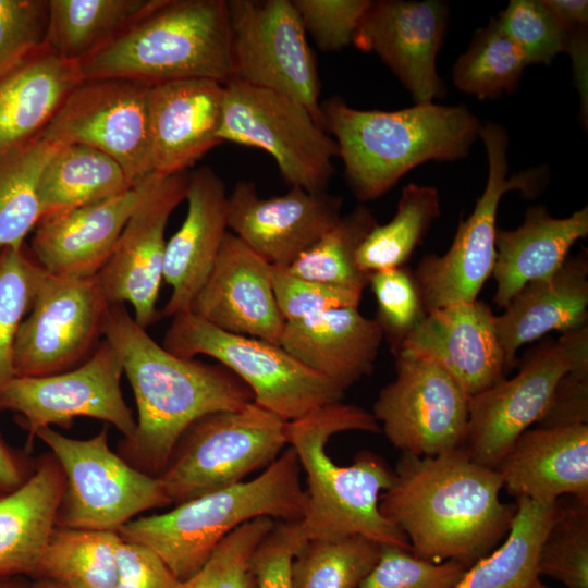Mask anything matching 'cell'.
Returning a JSON list of instances; mask_svg holds the SVG:
<instances>
[{"instance_id": "obj_1", "label": "cell", "mask_w": 588, "mask_h": 588, "mask_svg": "<svg viewBox=\"0 0 588 588\" xmlns=\"http://www.w3.org/2000/svg\"><path fill=\"white\" fill-rule=\"evenodd\" d=\"M393 470L379 510L415 556L471 566L506 537L516 504L501 501L499 471L474 461L464 446L436 456L402 454Z\"/></svg>"}, {"instance_id": "obj_2", "label": "cell", "mask_w": 588, "mask_h": 588, "mask_svg": "<svg viewBox=\"0 0 588 588\" xmlns=\"http://www.w3.org/2000/svg\"><path fill=\"white\" fill-rule=\"evenodd\" d=\"M103 336L121 362L137 405L135 432L120 440L118 454L149 476L162 473L193 421L254 401L252 390L225 366L168 352L122 303L110 304Z\"/></svg>"}, {"instance_id": "obj_3", "label": "cell", "mask_w": 588, "mask_h": 588, "mask_svg": "<svg viewBox=\"0 0 588 588\" xmlns=\"http://www.w3.org/2000/svg\"><path fill=\"white\" fill-rule=\"evenodd\" d=\"M378 433L380 425L365 408L338 402L289 421V445L307 479L306 506L298 520L305 540L362 536L380 544L409 550L406 536L379 510L394 470L379 455L362 451L351 465L333 462L326 451L331 437L344 431Z\"/></svg>"}, {"instance_id": "obj_4", "label": "cell", "mask_w": 588, "mask_h": 588, "mask_svg": "<svg viewBox=\"0 0 588 588\" xmlns=\"http://www.w3.org/2000/svg\"><path fill=\"white\" fill-rule=\"evenodd\" d=\"M321 108L324 130L334 136L347 182L362 201L379 198L424 162L464 158L481 127L465 106L360 110L331 98Z\"/></svg>"}, {"instance_id": "obj_5", "label": "cell", "mask_w": 588, "mask_h": 588, "mask_svg": "<svg viewBox=\"0 0 588 588\" xmlns=\"http://www.w3.org/2000/svg\"><path fill=\"white\" fill-rule=\"evenodd\" d=\"M83 81L122 78L154 86L234 78L226 0H158L142 16L79 60Z\"/></svg>"}, {"instance_id": "obj_6", "label": "cell", "mask_w": 588, "mask_h": 588, "mask_svg": "<svg viewBox=\"0 0 588 588\" xmlns=\"http://www.w3.org/2000/svg\"><path fill=\"white\" fill-rule=\"evenodd\" d=\"M299 476L297 456L289 445L256 478L176 504L167 513L132 519L118 535L152 550L184 581L241 525L258 517L301 520L307 498Z\"/></svg>"}, {"instance_id": "obj_7", "label": "cell", "mask_w": 588, "mask_h": 588, "mask_svg": "<svg viewBox=\"0 0 588 588\" xmlns=\"http://www.w3.org/2000/svg\"><path fill=\"white\" fill-rule=\"evenodd\" d=\"M286 445L289 421L253 401L193 421L157 478L176 505L244 481L267 468Z\"/></svg>"}, {"instance_id": "obj_8", "label": "cell", "mask_w": 588, "mask_h": 588, "mask_svg": "<svg viewBox=\"0 0 588 588\" xmlns=\"http://www.w3.org/2000/svg\"><path fill=\"white\" fill-rule=\"evenodd\" d=\"M162 346L183 358L199 354L215 358L246 383L255 403L286 421L344 397L345 391L281 345L225 332L191 311L173 316Z\"/></svg>"}, {"instance_id": "obj_9", "label": "cell", "mask_w": 588, "mask_h": 588, "mask_svg": "<svg viewBox=\"0 0 588 588\" xmlns=\"http://www.w3.org/2000/svg\"><path fill=\"white\" fill-rule=\"evenodd\" d=\"M479 136L488 159L483 193L471 215L460 221L448 252L425 256L413 271L427 313L478 299L494 268L497 216L502 196L511 191L534 196L542 187L544 176L539 169L507 177L509 137L503 126L486 122Z\"/></svg>"}, {"instance_id": "obj_10", "label": "cell", "mask_w": 588, "mask_h": 588, "mask_svg": "<svg viewBox=\"0 0 588 588\" xmlns=\"http://www.w3.org/2000/svg\"><path fill=\"white\" fill-rule=\"evenodd\" d=\"M36 437L65 477L56 527L118 532L135 515L171 504L157 477L135 469L109 448L107 427L86 440L51 427L39 429Z\"/></svg>"}, {"instance_id": "obj_11", "label": "cell", "mask_w": 588, "mask_h": 588, "mask_svg": "<svg viewBox=\"0 0 588 588\" xmlns=\"http://www.w3.org/2000/svg\"><path fill=\"white\" fill-rule=\"evenodd\" d=\"M219 138L265 150L292 187L322 193L339 147L293 98L232 78L225 85Z\"/></svg>"}, {"instance_id": "obj_12", "label": "cell", "mask_w": 588, "mask_h": 588, "mask_svg": "<svg viewBox=\"0 0 588 588\" xmlns=\"http://www.w3.org/2000/svg\"><path fill=\"white\" fill-rule=\"evenodd\" d=\"M585 362L588 326L535 347L513 378L470 397L464 448L471 458L497 469L519 436L543 417L560 379Z\"/></svg>"}, {"instance_id": "obj_13", "label": "cell", "mask_w": 588, "mask_h": 588, "mask_svg": "<svg viewBox=\"0 0 588 588\" xmlns=\"http://www.w3.org/2000/svg\"><path fill=\"white\" fill-rule=\"evenodd\" d=\"M234 78L286 95L324 128L320 81L292 0H226Z\"/></svg>"}, {"instance_id": "obj_14", "label": "cell", "mask_w": 588, "mask_h": 588, "mask_svg": "<svg viewBox=\"0 0 588 588\" xmlns=\"http://www.w3.org/2000/svg\"><path fill=\"white\" fill-rule=\"evenodd\" d=\"M394 355L395 379L380 390L371 413L389 442L420 457L463 448L469 397L432 360L404 350Z\"/></svg>"}, {"instance_id": "obj_15", "label": "cell", "mask_w": 588, "mask_h": 588, "mask_svg": "<svg viewBox=\"0 0 588 588\" xmlns=\"http://www.w3.org/2000/svg\"><path fill=\"white\" fill-rule=\"evenodd\" d=\"M109 307L97 275L46 273L15 338V377L56 375L85 363L103 336Z\"/></svg>"}, {"instance_id": "obj_16", "label": "cell", "mask_w": 588, "mask_h": 588, "mask_svg": "<svg viewBox=\"0 0 588 588\" xmlns=\"http://www.w3.org/2000/svg\"><path fill=\"white\" fill-rule=\"evenodd\" d=\"M123 367L103 339L93 355L69 371L44 377H14L0 391V409L16 412L27 431L32 450L39 429L57 425L70 428L76 417H90L113 425L123 438L136 429L131 408L121 391Z\"/></svg>"}, {"instance_id": "obj_17", "label": "cell", "mask_w": 588, "mask_h": 588, "mask_svg": "<svg viewBox=\"0 0 588 588\" xmlns=\"http://www.w3.org/2000/svg\"><path fill=\"white\" fill-rule=\"evenodd\" d=\"M149 86L122 78L82 81L41 132L60 144H82L115 160L136 186L152 174L147 97Z\"/></svg>"}, {"instance_id": "obj_18", "label": "cell", "mask_w": 588, "mask_h": 588, "mask_svg": "<svg viewBox=\"0 0 588 588\" xmlns=\"http://www.w3.org/2000/svg\"><path fill=\"white\" fill-rule=\"evenodd\" d=\"M188 171L152 173L138 184L139 197L115 247L97 274L110 304L130 303L134 320L146 329L158 318L164 231L173 210L186 198Z\"/></svg>"}, {"instance_id": "obj_19", "label": "cell", "mask_w": 588, "mask_h": 588, "mask_svg": "<svg viewBox=\"0 0 588 588\" xmlns=\"http://www.w3.org/2000/svg\"><path fill=\"white\" fill-rule=\"evenodd\" d=\"M446 21L448 5L439 0L371 1L353 44L379 56L416 103H430L445 94L437 56Z\"/></svg>"}, {"instance_id": "obj_20", "label": "cell", "mask_w": 588, "mask_h": 588, "mask_svg": "<svg viewBox=\"0 0 588 588\" xmlns=\"http://www.w3.org/2000/svg\"><path fill=\"white\" fill-rule=\"evenodd\" d=\"M343 198L292 187L261 198L253 182L228 195V228L268 264L289 268L341 218Z\"/></svg>"}, {"instance_id": "obj_21", "label": "cell", "mask_w": 588, "mask_h": 588, "mask_svg": "<svg viewBox=\"0 0 588 588\" xmlns=\"http://www.w3.org/2000/svg\"><path fill=\"white\" fill-rule=\"evenodd\" d=\"M189 311L225 332L277 345L285 327L271 285L270 264L231 232Z\"/></svg>"}, {"instance_id": "obj_22", "label": "cell", "mask_w": 588, "mask_h": 588, "mask_svg": "<svg viewBox=\"0 0 588 588\" xmlns=\"http://www.w3.org/2000/svg\"><path fill=\"white\" fill-rule=\"evenodd\" d=\"M400 350L438 364L469 399L507 375L495 315L479 299L427 313L395 352Z\"/></svg>"}, {"instance_id": "obj_23", "label": "cell", "mask_w": 588, "mask_h": 588, "mask_svg": "<svg viewBox=\"0 0 588 588\" xmlns=\"http://www.w3.org/2000/svg\"><path fill=\"white\" fill-rule=\"evenodd\" d=\"M225 87L205 78L180 79L149 87L148 138L152 173L187 172L222 144Z\"/></svg>"}, {"instance_id": "obj_24", "label": "cell", "mask_w": 588, "mask_h": 588, "mask_svg": "<svg viewBox=\"0 0 588 588\" xmlns=\"http://www.w3.org/2000/svg\"><path fill=\"white\" fill-rule=\"evenodd\" d=\"M185 199L186 217L166 245L162 279L172 293L161 316L189 311L229 232L225 185L211 168L188 173Z\"/></svg>"}, {"instance_id": "obj_25", "label": "cell", "mask_w": 588, "mask_h": 588, "mask_svg": "<svg viewBox=\"0 0 588 588\" xmlns=\"http://www.w3.org/2000/svg\"><path fill=\"white\" fill-rule=\"evenodd\" d=\"M497 470L516 499L552 504L569 495L588 502V424L529 428Z\"/></svg>"}, {"instance_id": "obj_26", "label": "cell", "mask_w": 588, "mask_h": 588, "mask_svg": "<svg viewBox=\"0 0 588 588\" xmlns=\"http://www.w3.org/2000/svg\"><path fill=\"white\" fill-rule=\"evenodd\" d=\"M139 197L138 184L119 196L42 218L30 252L47 273L97 275L109 260Z\"/></svg>"}, {"instance_id": "obj_27", "label": "cell", "mask_w": 588, "mask_h": 588, "mask_svg": "<svg viewBox=\"0 0 588 588\" xmlns=\"http://www.w3.org/2000/svg\"><path fill=\"white\" fill-rule=\"evenodd\" d=\"M383 338L375 318L363 316L358 307H342L285 322L280 345L346 391L373 371Z\"/></svg>"}, {"instance_id": "obj_28", "label": "cell", "mask_w": 588, "mask_h": 588, "mask_svg": "<svg viewBox=\"0 0 588 588\" xmlns=\"http://www.w3.org/2000/svg\"><path fill=\"white\" fill-rule=\"evenodd\" d=\"M587 250L568 256L561 268L546 279L527 283L495 316L498 338L507 373L517 365L522 345L552 331L562 334L587 327Z\"/></svg>"}, {"instance_id": "obj_29", "label": "cell", "mask_w": 588, "mask_h": 588, "mask_svg": "<svg viewBox=\"0 0 588 588\" xmlns=\"http://www.w3.org/2000/svg\"><path fill=\"white\" fill-rule=\"evenodd\" d=\"M83 81L78 63L45 44L0 71V152L39 135Z\"/></svg>"}, {"instance_id": "obj_30", "label": "cell", "mask_w": 588, "mask_h": 588, "mask_svg": "<svg viewBox=\"0 0 588 588\" xmlns=\"http://www.w3.org/2000/svg\"><path fill=\"white\" fill-rule=\"evenodd\" d=\"M587 235V206L566 218L552 217L544 206L530 207L520 226L498 229L493 303L504 308L527 283L552 275Z\"/></svg>"}, {"instance_id": "obj_31", "label": "cell", "mask_w": 588, "mask_h": 588, "mask_svg": "<svg viewBox=\"0 0 588 588\" xmlns=\"http://www.w3.org/2000/svg\"><path fill=\"white\" fill-rule=\"evenodd\" d=\"M64 486L63 469L48 452L21 487L0 495V576L33 578L56 527Z\"/></svg>"}, {"instance_id": "obj_32", "label": "cell", "mask_w": 588, "mask_h": 588, "mask_svg": "<svg viewBox=\"0 0 588 588\" xmlns=\"http://www.w3.org/2000/svg\"><path fill=\"white\" fill-rule=\"evenodd\" d=\"M134 187L122 167L106 154L82 144L61 145L40 176V219L119 196Z\"/></svg>"}, {"instance_id": "obj_33", "label": "cell", "mask_w": 588, "mask_h": 588, "mask_svg": "<svg viewBox=\"0 0 588 588\" xmlns=\"http://www.w3.org/2000/svg\"><path fill=\"white\" fill-rule=\"evenodd\" d=\"M516 513L504 541L478 560L453 588H531L540 546L551 527L559 501L541 504L516 499Z\"/></svg>"}, {"instance_id": "obj_34", "label": "cell", "mask_w": 588, "mask_h": 588, "mask_svg": "<svg viewBox=\"0 0 588 588\" xmlns=\"http://www.w3.org/2000/svg\"><path fill=\"white\" fill-rule=\"evenodd\" d=\"M158 0H48L45 45L57 56L78 62Z\"/></svg>"}, {"instance_id": "obj_35", "label": "cell", "mask_w": 588, "mask_h": 588, "mask_svg": "<svg viewBox=\"0 0 588 588\" xmlns=\"http://www.w3.org/2000/svg\"><path fill=\"white\" fill-rule=\"evenodd\" d=\"M118 532L54 527L33 579L68 588H115Z\"/></svg>"}, {"instance_id": "obj_36", "label": "cell", "mask_w": 588, "mask_h": 588, "mask_svg": "<svg viewBox=\"0 0 588 588\" xmlns=\"http://www.w3.org/2000/svg\"><path fill=\"white\" fill-rule=\"evenodd\" d=\"M60 146L40 133L0 152V249L20 248L38 224L40 176Z\"/></svg>"}, {"instance_id": "obj_37", "label": "cell", "mask_w": 588, "mask_h": 588, "mask_svg": "<svg viewBox=\"0 0 588 588\" xmlns=\"http://www.w3.org/2000/svg\"><path fill=\"white\" fill-rule=\"evenodd\" d=\"M439 215L436 187L406 185L391 221L378 223L360 244L356 255L358 267L371 273L405 266Z\"/></svg>"}, {"instance_id": "obj_38", "label": "cell", "mask_w": 588, "mask_h": 588, "mask_svg": "<svg viewBox=\"0 0 588 588\" xmlns=\"http://www.w3.org/2000/svg\"><path fill=\"white\" fill-rule=\"evenodd\" d=\"M378 224L364 205L341 216L311 247L286 270L303 279L363 292L369 285L370 273L356 262L357 250L367 234Z\"/></svg>"}, {"instance_id": "obj_39", "label": "cell", "mask_w": 588, "mask_h": 588, "mask_svg": "<svg viewBox=\"0 0 588 588\" xmlns=\"http://www.w3.org/2000/svg\"><path fill=\"white\" fill-rule=\"evenodd\" d=\"M381 546L362 536L306 540L291 564L292 588H358L376 565Z\"/></svg>"}, {"instance_id": "obj_40", "label": "cell", "mask_w": 588, "mask_h": 588, "mask_svg": "<svg viewBox=\"0 0 588 588\" xmlns=\"http://www.w3.org/2000/svg\"><path fill=\"white\" fill-rule=\"evenodd\" d=\"M526 66L520 51L493 19L476 33L455 62L453 82L460 90L479 99H494L516 89Z\"/></svg>"}, {"instance_id": "obj_41", "label": "cell", "mask_w": 588, "mask_h": 588, "mask_svg": "<svg viewBox=\"0 0 588 588\" xmlns=\"http://www.w3.org/2000/svg\"><path fill=\"white\" fill-rule=\"evenodd\" d=\"M46 273L25 244L0 249V391L15 377V338Z\"/></svg>"}, {"instance_id": "obj_42", "label": "cell", "mask_w": 588, "mask_h": 588, "mask_svg": "<svg viewBox=\"0 0 588 588\" xmlns=\"http://www.w3.org/2000/svg\"><path fill=\"white\" fill-rule=\"evenodd\" d=\"M537 572L567 588H588V502L559 500L540 546Z\"/></svg>"}, {"instance_id": "obj_43", "label": "cell", "mask_w": 588, "mask_h": 588, "mask_svg": "<svg viewBox=\"0 0 588 588\" xmlns=\"http://www.w3.org/2000/svg\"><path fill=\"white\" fill-rule=\"evenodd\" d=\"M275 519L258 517L229 534L181 588H257L253 555Z\"/></svg>"}, {"instance_id": "obj_44", "label": "cell", "mask_w": 588, "mask_h": 588, "mask_svg": "<svg viewBox=\"0 0 588 588\" xmlns=\"http://www.w3.org/2000/svg\"><path fill=\"white\" fill-rule=\"evenodd\" d=\"M495 21L527 65L550 64L559 53L566 52V29L542 0H512Z\"/></svg>"}, {"instance_id": "obj_45", "label": "cell", "mask_w": 588, "mask_h": 588, "mask_svg": "<svg viewBox=\"0 0 588 588\" xmlns=\"http://www.w3.org/2000/svg\"><path fill=\"white\" fill-rule=\"evenodd\" d=\"M378 321L394 353L427 311L414 272L406 266L371 272Z\"/></svg>"}, {"instance_id": "obj_46", "label": "cell", "mask_w": 588, "mask_h": 588, "mask_svg": "<svg viewBox=\"0 0 588 588\" xmlns=\"http://www.w3.org/2000/svg\"><path fill=\"white\" fill-rule=\"evenodd\" d=\"M468 567L456 560L430 562L401 547L382 544L376 565L358 588H453Z\"/></svg>"}, {"instance_id": "obj_47", "label": "cell", "mask_w": 588, "mask_h": 588, "mask_svg": "<svg viewBox=\"0 0 588 588\" xmlns=\"http://www.w3.org/2000/svg\"><path fill=\"white\" fill-rule=\"evenodd\" d=\"M277 305L285 322L302 320L331 309L358 307L363 292L298 278L270 265Z\"/></svg>"}, {"instance_id": "obj_48", "label": "cell", "mask_w": 588, "mask_h": 588, "mask_svg": "<svg viewBox=\"0 0 588 588\" xmlns=\"http://www.w3.org/2000/svg\"><path fill=\"white\" fill-rule=\"evenodd\" d=\"M306 34L322 51H336L353 44L371 0H292Z\"/></svg>"}, {"instance_id": "obj_49", "label": "cell", "mask_w": 588, "mask_h": 588, "mask_svg": "<svg viewBox=\"0 0 588 588\" xmlns=\"http://www.w3.org/2000/svg\"><path fill=\"white\" fill-rule=\"evenodd\" d=\"M48 1L0 0V71L45 44Z\"/></svg>"}, {"instance_id": "obj_50", "label": "cell", "mask_w": 588, "mask_h": 588, "mask_svg": "<svg viewBox=\"0 0 588 588\" xmlns=\"http://www.w3.org/2000/svg\"><path fill=\"white\" fill-rule=\"evenodd\" d=\"M305 541L298 520H275L253 555L257 588H292L291 564Z\"/></svg>"}, {"instance_id": "obj_51", "label": "cell", "mask_w": 588, "mask_h": 588, "mask_svg": "<svg viewBox=\"0 0 588 588\" xmlns=\"http://www.w3.org/2000/svg\"><path fill=\"white\" fill-rule=\"evenodd\" d=\"M182 581L149 548L121 538L115 588H181Z\"/></svg>"}, {"instance_id": "obj_52", "label": "cell", "mask_w": 588, "mask_h": 588, "mask_svg": "<svg viewBox=\"0 0 588 588\" xmlns=\"http://www.w3.org/2000/svg\"><path fill=\"white\" fill-rule=\"evenodd\" d=\"M579 424H588V362L576 365L560 379L552 401L537 425Z\"/></svg>"}, {"instance_id": "obj_53", "label": "cell", "mask_w": 588, "mask_h": 588, "mask_svg": "<svg viewBox=\"0 0 588 588\" xmlns=\"http://www.w3.org/2000/svg\"><path fill=\"white\" fill-rule=\"evenodd\" d=\"M35 463L11 449L0 436V495L21 487L33 474Z\"/></svg>"}, {"instance_id": "obj_54", "label": "cell", "mask_w": 588, "mask_h": 588, "mask_svg": "<svg viewBox=\"0 0 588 588\" xmlns=\"http://www.w3.org/2000/svg\"><path fill=\"white\" fill-rule=\"evenodd\" d=\"M563 26L588 24L587 0H542Z\"/></svg>"}, {"instance_id": "obj_55", "label": "cell", "mask_w": 588, "mask_h": 588, "mask_svg": "<svg viewBox=\"0 0 588 588\" xmlns=\"http://www.w3.org/2000/svg\"><path fill=\"white\" fill-rule=\"evenodd\" d=\"M0 588H35L24 576H0Z\"/></svg>"}, {"instance_id": "obj_56", "label": "cell", "mask_w": 588, "mask_h": 588, "mask_svg": "<svg viewBox=\"0 0 588 588\" xmlns=\"http://www.w3.org/2000/svg\"><path fill=\"white\" fill-rule=\"evenodd\" d=\"M33 584L35 588H68L65 586L47 579H35L33 580Z\"/></svg>"}, {"instance_id": "obj_57", "label": "cell", "mask_w": 588, "mask_h": 588, "mask_svg": "<svg viewBox=\"0 0 588 588\" xmlns=\"http://www.w3.org/2000/svg\"><path fill=\"white\" fill-rule=\"evenodd\" d=\"M531 588H549V587H547L544 584H542V583L540 581V579L538 578V579L534 583V585L531 586Z\"/></svg>"}]
</instances>
